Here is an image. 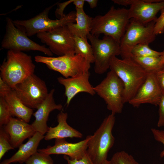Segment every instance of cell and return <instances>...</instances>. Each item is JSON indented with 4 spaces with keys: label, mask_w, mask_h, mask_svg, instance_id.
Listing matches in <instances>:
<instances>
[{
    "label": "cell",
    "mask_w": 164,
    "mask_h": 164,
    "mask_svg": "<svg viewBox=\"0 0 164 164\" xmlns=\"http://www.w3.org/2000/svg\"><path fill=\"white\" fill-rule=\"evenodd\" d=\"M109 69L122 82L124 103H128L145 81L148 72L132 57L120 59L113 57L111 60Z\"/></svg>",
    "instance_id": "obj_1"
},
{
    "label": "cell",
    "mask_w": 164,
    "mask_h": 164,
    "mask_svg": "<svg viewBox=\"0 0 164 164\" xmlns=\"http://www.w3.org/2000/svg\"><path fill=\"white\" fill-rule=\"evenodd\" d=\"M130 20L128 9L112 6L104 15L93 18L90 33L98 37L103 34L120 44Z\"/></svg>",
    "instance_id": "obj_2"
},
{
    "label": "cell",
    "mask_w": 164,
    "mask_h": 164,
    "mask_svg": "<svg viewBox=\"0 0 164 164\" xmlns=\"http://www.w3.org/2000/svg\"><path fill=\"white\" fill-rule=\"evenodd\" d=\"M35 68L31 56L22 51L8 50L0 66V77L13 90L34 74Z\"/></svg>",
    "instance_id": "obj_3"
},
{
    "label": "cell",
    "mask_w": 164,
    "mask_h": 164,
    "mask_svg": "<svg viewBox=\"0 0 164 164\" xmlns=\"http://www.w3.org/2000/svg\"><path fill=\"white\" fill-rule=\"evenodd\" d=\"M115 120L114 114H109L94 134L91 135L86 154L94 164H102L108 160V153L115 142L112 131Z\"/></svg>",
    "instance_id": "obj_4"
},
{
    "label": "cell",
    "mask_w": 164,
    "mask_h": 164,
    "mask_svg": "<svg viewBox=\"0 0 164 164\" xmlns=\"http://www.w3.org/2000/svg\"><path fill=\"white\" fill-rule=\"evenodd\" d=\"M155 21L144 24L135 19H130L120 43L122 59L131 57L132 50L136 45H149L155 40L156 35L154 29Z\"/></svg>",
    "instance_id": "obj_5"
},
{
    "label": "cell",
    "mask_w": 164,
    "mask_h": 164,
    "mask_svg": "<svg viewBox=\"0 0 164 164\" xmlns=\"http://www.w3.org/2000/svg\"><path fill=\"white\" fill-rule=\"evenodd\" d=\"M58 2L45 8L35 16L27 20H13L15 26L24 31L29 37L41 32H48L57 28L75 22L76 12L71 11L63 17L52 20L48 17L51 9Z\"/></svg>",
    "instance_id": "obj_6"
},
{
    "label": "cell",
    "mask_w": 164,
    "mask_h": 164,
    "mask_svg": "<svg viewBox=\"0 0 164 164\" xmlns=\"http://www.w3.org/2000/svg\"><path fill=\"white\" fill-rule=\"evenodd\" d=\"M34 60L36 62L46 64L49 69L59 73L66 78L88 72L91 67V63L80 55L56 57L37 55Z\"/></svg>",
    "instance_id": "obj_7"
},
{
    "label": "cell",
    "mask_w": 164,
    "mask_h": 164,
    "mask_svg": "<svg viewBox=\"0 0 164 164\" xmlns=\"http://www.w3.org/2000/svg\"><path fill=\"white\" fill-rule=\"evenodd\" d=\"M93 88L95 93L104 100L111 113L115 115L121 113L125 104L124 86L114 71L108 72L106 77Z\"/></svg>",
    "instance_id": "obj_8"
},
{
    "label": "cell",
    "mask_w": 164,
    "mask_h": 164,
    "mask_svg": "<svg viewBox=\"0 0 164 164\" xmlns=\"http://www.w3.org/2000/svg\"><path fill=\"white\" fill-rule=\"evenodd\" d=\"M6 21L5 32L1 42L2 49L22 52L37 51L48 56H53L48 48L30 39L24 31L15 26L11 18H6Z\"/></svg>",
    "instance_id": "obj_9"
},
{
    "label": "cell",
    "mask_w": 164,
    "mask_h": 164,
    "mask_svg": "<svg viewBox=\"0 0 164 164\" xmlns=\"http://www.w3.org/2000/svg\"><path fill=\"white\" fill-rule=\"evenodd\" d=\"M87 38L93 50L95 72L102 74L110 68L111 58L120 55V44L108 36H104L102 39H100L99 37L90 33Z\"/></svg>",
    "instance_id": "obj_10"
},
{
    "label": "cell",
    "mask_w": 164,
    "mask_h": 164,
    "mask_svg": "<svg viewBox=\"0 0 164 164\" xmlns=\"http://www.w3.org/2000/svg\"><path fill=\"white\" fill-rule=\"evenodd\" d=\"M26 106L37 109L49 94L45 82L33 74L17 84L13 90Z\"/></svg>",
    "instance_id": "obj_11"
},
{
    "label": "cell",
    "mask_w": 164,
    "mask_h": 164,
    "mask_svg": "<svg viewBox=\"0 0 164 164\" xmlns=\"http://www.w3.org/2000/svg\"><path fill=\"white\" fill-rule=\"evenodd\" d=\"M36 35L42 43L48 46L53 54L59 56L75 54L73 36L67 25L40 32Z\"/></svg>",
    "instance_id": "obj_12"
},
{
    "label": "cell",
    "mask_w": 164,
    "mask_h": 164,
    "mask_svg": "<svg viewBox=\"0 0 164 164\" xmlns=\"http://www.w3.org/2000/svg\"><path fill=\"white\" fill-rule=\"evenodd\" d=\"M118 5H130L129 17L144 24L156 20L157 14L164 8L163 0H113Z\"/></svg>",
    "instance_id": "obj_13"
},
{
    "label": "cell",
    "mask_w": 164,
    "mask_h": 164,
    "mask_svg": "<svg viewBox=\"0 0 164 164\" xmlns=\"http://www.w3.org/2000/svg\"><path fill=\"white\" fill-rule=\"evenodd\" d=\"M162 95L155 72H149L144 83L128 103L135 107L146 103L157 106Z\"/></svg>",
    "instance_id": "obj_14"
},
{
    "label": "cell",
    "mask_w": 164,
    "mask_h": 164,
    "mask_svg": "<svg viewBox=\"0 0 164 164\" xmlns=\"http://www.w3.org/2000/svg\"><path fill=\"white\" fill-rule=\"evenodd\" d=\"M91 136V135H88L84 140L74 143L68 142L65 138L55 139L54 145L38 149L37 151L50 155L63 154L72 159H79L86 154Z\"/></svg>",
    "instance_id": "obj_15"
},
{
    "label": "cell",
    "mask_w": 164,
    "mask_h": 164,
    "mask_svg": "<svg viewBox=\"0 0 164 164\" xmlns=\"http://www.w3.org/2000/svg\"><path fill=\"white\" fill-rule=\"evenodd\" d=\"M89 72H86L76 76L65 78H57L58 82L65 88V94L67 97L66 104L68 106L73 98L80 92H85L91 95L96 93L90 84Z\"/></svg>",
    "instance_id": "obj_16"
},
{
    "label": "cell",
    "mask_w": 164,
    "mask_h": 164,
    "mask_svg": "<svg viewBox=\"0 0 164 164\" xmlns=\"http://www.w3.org/2000/svg\"><path fill=\"white\" fill-rule=\"evenodd\" d=\"M54 92V89L50 91L45 99L39 105L36 112L33 114L35 119L31 125L36 132L43 135L49 129L47 121L50 113L54 110L60 111L63 109L62 105L56 104L55 102L53 97Z\"/></svg>",
    "instance_id": "obj_17"
},
{
    "label": "cell",
    "mask_w": 164,
    "mask_h": 164,
    "mask_svg": "<svg viewBox=\"0 0 164 164\" xmlns=\"http://www.w3.org/2000/svg\"><path fill=\"white\" fill-rule=\"evenodd\" d=\"M3 127L9 135L11 143L14 149L19 147L25 139L32 137L36 132L31 125L13 117Z\"/></svg>",
    "instance_id": "obj_18"
},
{
    "label": "cell",
    "mask_w": 164,
    "mask_h": 164,
    "mask_svg": "<svg viewBox=\"0 0 164 164\" xmlns=\"http://www.w3.org/2000/svg\"><path fill=\"white\" fill-rule=\"evenodd\" d=\"M67 113L60 112L57 116L58 125L54 127H49L44 139L49 141L53 139H63L67 138H81L83 135L80 132L70 126L67 123Z\"/></svg>",
    "instance_id": "obj_19"
},
{
    "label": "cell",
    "mask_w": 164,
    "mask_h": 164,
    "mask_svg": "<svg viewBox=\"0 0 164 164\" xmlns=\"http://www.w3.org/2000/svg\"><path fill=\"white\" fill-rule=\"evenodd\" d=\"M44 136L36 132L29 138L28 141L22 144L19 147L18 151L9 159H5L0 164H10L19 162L22 164L25 162L37 151V148L40 141L44 138Z\"/></svg>",
    "instance_id": "obj_20"
},
{
    "label": "cell",
    "mask_w": 164,
    "mask_h": 164,
    "mask_svg": "<svg viewBox=\"0 0 164 164\" xmlns=\"http://www.w3.org/2000/svg\"><path fill=\"white\" fill-rule=\"evenodd\" d=\"M76 10V22L69 23L67 26L73 36L87 39L91 33L93 18L86 14L84 9Z\"/></svg>",
    "instance_id": "obj_21"
},
{
    "label": "cell",
    "mask_w": 164,
    "mask_h": 164,
    "mask_svg": "<svg viewBox=\"0 0 164 164\" xmlns=\"http://www.w3.org/2000/svg\"><path fill=\"white\" fill-rule=\"evenodd\" d=\"M3 98L9 107L12 117H16L27 123L29 122L33 113V109L23 104L13 90Z\"/></svg>",
    "instance_id": "obj_22"
},
{
    "label": "cell",
    "mask_w": 164,
    "mask_h": 164,
    "mask_svg": "<svg viewBox=\"0 0 164 164\" xmlns=\"http://www.w3.org/2000/svg\"><path fill=\"white\" fill-rule=\"evenodd\" d=\"M75 54L80 55L91 63H94V58L91 46L87 39L73 36Z\"/></svg>",
    "instance_id": "obj_23"
},
{
    "label": "cell",
    "mask_w": 164,
    "mask_h": 164,
    "mask_svg": "<svg viewBox=\"0 0 164 164\" xmlns=\"http://www.w3.org/2000/svg\"><path fill=\"white\" fill-rule=\"evenodd\" d=\"M131 57L148 73L155 72L162 66L161 56Z\"/></svg>",
    "instance_id": "obj_24"
},
{
    "label": "cell",
    "mask_w": 164,
    "mask_h": 164,
    "mask_svg": "<svg viewBox=\"0 0 164 164\" xmlns=\"http://www.w3.org/2000/svg\"><path fill=\"white\" fill-rule=\"evenodd\" d=\"M146 44H141L135 46L132 50L131 57H143L147 56H160L162 52H159L154 50Z\"/></svg>",
    "instance_id": "obj_25"
},
{
    "label": "cell",
    "mask_w": 164,
    "mask_h": 164,
    "mask_svg": "<svg viewBox=\"0 0 164 164\" xmlns=\"http://www.w3.org/2000/svg\"><path fill=\"white\" fill-rule=\"evenodd\" d=\"M109 161L110 164H139L133 156L123 151L115 153Z\"/></svg>",
    "instance_id": "obj_26"
},
{
    "label": "cell",
    "mask_w": 164,
    "mask_h": 164,
    "mask_svg": "<svg viewBox=\"0 0 164 164\" xmlns=\"http://www.w3.org/2000/svg\"><path fill=\"white\" fill-rule=\"evenodd\" d=\"M10 139L9 135L3 127L0 129V160L8 151L14 149Z\"/></svg>",
    "instance_id": "obj_27"
},
{
    "label": "cell",
    "mask_w": 164,
    "mask_h": 164,
    "mask_svg": "<svg viewBox=\"0 0 164 164\" xmlns=\"http://www.w3.org/2000/svg\"><path fill=\"white\" fill-rule=\"evenodd\" d=\"M26 164H53L50 155L37 151L26 162Z\"/></svg>",
    "instance_id": "obj_28"
},
{
    "label": "cell",
    "mask_w": 164,
    "mask_h": 164,
    "mask_svg": "<svg viewBox=\"0 0 164 164\" xmlns=\"http://www.w3.org/2000/svg\"><path fill=\"white\" fill-rule=\"evenodd\" d=\"M12 117L9 107L2 97H0V127L6 125Z\"/></svg>",
    "instance_id": "obj_29"
},
{
    "label": "cell",
    "mask_w": 164,
    "mask_h": 164,
    "mask_svg": "<svg viewBox=\"0 0 164 164\" xmlns=\"http://www.w3.org/2000/svg\"><path fill=\"white\" fill-rule=\"evenodd\" d=\"M160 12L161 14L154 25V32L156 36L164 33V8Z\"/></svg>",
    "instance_id": "obj_30"
},
{
    "label": "cell",
    "mask_w": 164,
    "mask_h": 164,
    "mask_svg": "<svg viewBox=\"0 0 164 164\" xmlns=\"http://www.w3.org/2000/svg\"><path fill=\"white\" fill-rule=\"evenodd\" d=\"M151 131L154 139L162 144L163 146V149L160 155L161 157H164V130L152 128Z\"/></svg>",
    "instance_id": "obj_31"
},
{
    "label": "cell",
    "mask_w": 164,
    "mask_h": 164,
    "mask_svg": "<svg viewBox=\"0 0 164 164\" xmlns=\"http://www.w3.org/2000/svg\"><path fill=\"white\" fill-rule=\"evenodd\" d=\"M64 159L67 161V164H94L87 154L79 159H70L67 156L64 155Z\"/></svg>",
    "instance_id": "obj_32"
},
{
    "label": "cell",
    "mask_w": 164,
    "mask_h": 164,
    "mask_svg": "<svg viewBox=\"0 0 164 164\" xmlns=\"http://www.w3.org/2000/svg\"><path fill=\"white\" fill-rule=\"evenodd\" d=\"M156 77L162 95H164V64L155 72Z\"/></svg>",
    "instance_id": "obj_33"
},
{
    "label": "cell",
    "mask_w": 164,
    "mask_h": 164,
    "mask_svg": "<svg viewBox=\"0 0 164 164\" xmlns=\"http://www.w3.org/2000/svg\"><path fill=\"white\" fill-rule=\"evenodd\" d=\"M158 105L159 117L157 126L158 127H161L164 126V95H162Z\"/></svg>",
    "instance_id": "obj_34"
},
{
    "label": "cell",
    "mask_w": 164,
    "mask_h": 164,
    "mask_svg": "<svg viewBox=\"0 0 164 164\" xmlns=\"http://www.w3.org/2000/svg\"><path fill=\"white\" fill-rule=\"evenodd\" d=\"M74 1V0H70L62 3H58L59 7L55 12L56 17L60 19L64 17L66 15L64 14L63 12L65 8L69 4L73 3Z\"/></svg>",
    "instance_id": "obj_35"
},
{
    "label": "cell",
    "mask_w": 164,
    "mask_h": 164,
    "mask_svg": "<svg viewBox=\"0 0 164 164\" xmlns=\"http://www.w3.org/2000/svg\"><path fill=\"white\" fill-rule=\"evenodd\" d=\"M12 90L10 87L0 77V97H4Z\"/></svg>",
    "instance_id": "obj_36"
},
{
    "label": "cell",
    "mask_w": 164,
    "mask_h": 164,
    "mask_svg": "<svg viewBox=\"0 0 164 164\" xmlns=\"http://www.w3.org/2000/svg\"><path fill=\"white\" fill-rule=\"evenodd\" d=\"M85 0H74L73 4L76 7V9H84L83 7Z\"/></svg>",
    "instance_id": "obj_37"
},
{
    "label": "cell",
    "mask_w": 164,
    "mask_h": 164,
    "mask_svg": "<svg viewBox=\"0 0 164 164\" xmlns=\"http://www.w3.org/2000/svg\"><path fill=\"white\" fill-rule=\"evenodd\" d=\"M85 2H87L91 9H94L97 6L98 1L97 0H85Z\"/></svg>",
    "instance_id": "obj_38"
},
{
    "label": "cell",
    "mask_w": 164,
    "mask_h": 164,
    "mask_svg": "<svg viewBox=\"0 0 164 164\" xmlns=\"http://www.w3.org/2000/svg\"><path fill=\"white\" fill-rule=\"evenodd\" d=\"M161 64L162 66L164 64V51L162 52V54L161 56Z\"/></svg>",
    "instance_id": "obj_39"
},
{
    "label": "cell",
    "mask_w": 164,
    "mask_h": 164,
    "mask_svg": "<svg viewBox=\"0 0 164 164\" xmlns=\"http://www.w3.org/2000/svg\"><path fill=\"white\" fill-rule=\"evenodd\" d=\"M102 164H110L109 160H107Z\"/></svg>",
    "instance_id": "obj_40"
}]
</instances>
